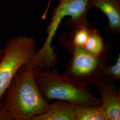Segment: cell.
<instances>
[{
    "label": "cell",
    "instance_id": "obj_9",
    "mask_svg": "<svg viewBox=\"0 0 120 120\" xmlns=\"http://www.w3.org/2000/svg\"><path fill=\"white\" fill-rule=\"evenodd\" d=\"M76 120H108L101 105L77 103Z\"/></svg>",
    "mask_w": 120,
    "mask_h": 120
},
{
    "label": "cell",
    "instance_id": "obj_4",
    "mask_svg": "<svg viewBox=\"0 0 120 120\" xmlns=\"http://www.w3.org/2000/svg\"><path fill=\"white\" fill-rule=\"evenodd\" d=\"M48 72L33 70L40 91L48 102L56 100L101 105V100L93 95L89 86L74 82L64 74H60L54 66Z\"/></svg>",
    "mask_w": 120,
    "mask_h": 120
},
{
    "label": "cell",
    "instance_id": "obj_7",
    "mask_svg": "<svg viewBox=\"0 0 120 120\" xmlns=\"http://www.w3.org/2000/svg\"><path fill=\"white\" fill-rule=\"evenodd\" d=\"M101 106L108 120H120V93L113 83H103L98 87Z\"/></svg>",
    "mask_w": 120,
    "mask_h": 120
},
{
    "label": "cell",
    "instance_id": "obj_5",
    "mask_svg": "<svg viewBox=\"0 0 120 120\" xmlns=\"http://www.w3.org/2000/svg\"><path fill=\"white\" fill-rule=\"evenodd\" d=\"M3 49L0 61V101L18 70L29 63L38 51L34 38L26 35L9 39Z\"/></svg>",
    "mask_w": 120,
    "mask_h": 120
},
{
    "label": "cell",
    "instance_id": "obj_10",
    "mask_svg": "<svg viewBox=\"0 0 120 120\" xmlns=\"http://www.w3.org/2000/svg\"><path fill=\"white\" fill-rule=\"evenodd\" d=\"M111 43H105L103 37L98 30L92 27L88 39L84 48L87 50L96 55H100L112 47Z\"/></svg>",
    "mask_w": 120,
    "mask_h": 120
},
{
    "label": "cell",
    "instance_id": "obj_1",
    "mask_svg": "<svg viewBox=\"0 0 120 120\" xmlns=\"http://www.w3.org/2000/svg\"><path fill=\"white\" fill-rule=\"evenodd\" d=\"M1 100L15 120H32L46 111L49 103L41 94L33 70L19 69Z\"/></svg>",
    "mask_w": 120,
    "mask_h": 120
},
{
    "label": "cell",
    "instance_id": "obj_12",
    "mask_svg": "<svg viewBox=\"0 0 120 120\" xmlns=\"http://www.w3.org/2000/svg\"><path fill=\"white\" fill-rule=\"evenodd\" d=\"M120 79V54L119 53L117 56L115 64L113 65L108 64L105 69L103 74V83H113Z\"/></svg>",
    "mask_w": 120,
    "mask_h": 120
},
{
    "label": "cell",
    "instance_id": "obj_13",
    "mask_svg": "<svg viewBox=\"0 0 120 120\" xmlns=\"http://www.w3.org/2000/svg\"><path fill=\"white\" fill-rule=\"evenodd\" d=\"M0 120H13L11 114L5 107L2 100L0 101Z\"/></svg>",
    "mask_w": 120,
    "mask_h": 120
},
{
    "label": "cell",
    "instance_id": "obj_6",
    "mask_svg": "<svg viewBox=\"0 0 120 120\" xmlns=\"http://www.w3.org/2000/svg\"><path fill=\"white\" fill-rule=\"evenodd\" d=\"M89 7L99 9L106 16V30L111 34L120 33V0H90Z\"/></svg>",
    "mask_w": 120,
    "mask_h": 120
},
{
    "label": "cell",
    "instance_id": "obj_3",
    "mask_svg": "<svg viewBox=\"0 0 120 120\" xmlns=\"http://www.w3.org/2000/svg\"><path fill=\"white\" fill-rule=\"evenodd\" d=\"M90 0H58V4L52 13L45 41L33 58L32 61L36 66L49 69L57 64L58 55L54 51L52 44L60 24L64 17H69L65 25L72 30L88 21L87 14L90 9Z\"/></svg>",
    "mask_w": 120,
    "mask_h": 120
},
{
    "label": "cell",
    "instance_id": "obj_11",
    "mask_svg": "<svg viewBox=\"0 0 120 120\" xmlns=\"http://www.w3.org/2000/svg\"><path fill=\"white\" fill-rule=\"evenodd\" d=\"M92 27L90 23L87 21L71 31L73 44L77 46L84 47L89 38Z\"/></svg>",
    "mask_w": 120,
    "mask_h": 120
},
{
    "label": "cell",
    "instance_id": "obj_8",
    "mask_svg": "<svg viewBox=\"0 0 120 120\" xmlns=\"http://www.w3.org/2000/svg\"><path fill=\"white\" fill-rule=\"evenodd\" d=\"M77 104L65 100H57L49 104L47 110L34 116L32 120H76Z\"/></svg>",
    "mask_w": 120,
    "mask_h": 120
},
{
    "label": "cell",
    "instance_id": "obj_2",
    "mask_svg": "<svg viewBox=\"0 0 120 120\" xmlns=\"http://www.w3.org/2000/svg\"><path fill=\"white\" fill-rule=\"evenodd\" d=\"M59 42L69 54L65 75L74 82L89 86L98 87L103 84L105 69L112 59V46L100 55L94 54L84 47L75 45L73 43L71 31L63 34Z\"/></svg>",
    "mask_w": 120,
    "mask_h": 120
},
{
    "label": "cell",
    "instance_id": "obj_14",
    "mask_svg": "<svg viewBox=\"0 0 120 120\" xmlns=\"http://www.w3.org/2000/svg\"><path fill=\"white\" fill-rule=\"evenodd\" d=\"M4 49L0 47V61L1 60L3 55H4Z\"/></svg>",
    "mask_w": 120,
    "mask_h": 120
}]
</instances>
